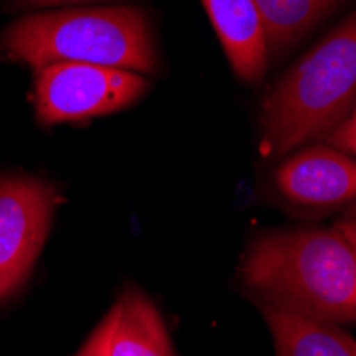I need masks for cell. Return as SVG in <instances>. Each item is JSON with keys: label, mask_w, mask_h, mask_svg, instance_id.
<instances>
[{"label": "cell", "mask_w": 356, "mask_h": 356, "mask_svg": "<svg viewBox=\"0 0 356 356\" xmlns=\"http://www.w3.org/2000/svg\"><path fill=\"white\" fill-rule=\"evenodd\" d=\"M241 280L265 303L325 322H356V256L337 229H297L258 239Z\"/></svg>", "instance_id": "6da1fadb"}, {"label": "cell", "mask_w": 356, "mask_h": 356, "mask_svg": "<svg viewBox=\"0 0 356 356\" xmlns=\"http://www.w3.org/2000/svg\"><path fill=\"white\" fill-rule=\"evenodd\" d=\"M0 56L41 69L58 62L96 64L139 73L156 71L147 15L137 7H92L37 13L0 35Z\"/></svg>", "instance_id": "7a4b0ae2"}, {"label": "cell", "mask_w": 356, "mask_h": 356, "mask_svg": "<svg viewBox=\"0 0 356 356\" xmlns=\"http://www.w3.org/2000/svg\"><path fill=\"white\" fill-rule=\"evenodd\" d=\"M356 103V13L271 88L261 113V152L275 160L329 135Z\"/></svg>", "instance_id": "3957f363"}, {"label": "cell", "mask_w": 356, "mask_h": 356, "mask_svg": "<svg viewBox=\"0 0 356 356\" xmlns=\"http://www.w3.org/2000/svg\"><path fill=\"white\" fill-rule=\"evenodd\" d=\"M147 90L149 81L135 71L58 62L37 69L35 111L45 126L83 122L133 105Z\"/></svg>", "instance_id": "277c9868"}, {"label": "cell", "mask_w": 356, "mask_h": 356, "mask_svg": "<svg viewBox=\"0 0 356 356\" xmlns=\"http://www.w3.org/2000/svg\"><path fill=\"white\" fill-rule=\"evenodd\" d=\"M58 192L35 177L0 179V301L26 282L49 233Z\"/></svg>", "instance_id": "5b68a950"}, {"label": "cell", "mask_w": 356, "mask_h": 356, "mask_svg": "<svg viewBox=\"0 0 356 356\" xmlns=\"http://www.w3.org/2000/svg\"><path fill=\"white\" fill-rule=\"evenodd\" d=\"M275 186L297 205L333 207L352 203L356 201V160L335 147H307L277 167Z\"/></svg>", "instance_id": "8992f818"}, {"label": "cell", "mask_w": 356, "mask_h": 356, "mask_svg": "<svg viewBox=\"0 0 356 356\" xmlns=\"http://www.w3.org/2000/svg\"><path fill=\"white\" fill-rule=\"evenodd\" d=\"M235 75L258 81L267 69V35L254 0H201Z\"/></svg>", "instance_id": "52a82bcc"}, {"label": "cell", "mask_w": 356, "mask_h": 356, "mask_svg": "<svg viewBox=\"0 0 356 356\" xmlns=\"http://www.w3.org/2000/svg\"><path fill=\"white\" fill-rule=\"evenodd\" d=\"M109 356H175L154 303L137 288H126L107 314Z\"/></svg>", "instance_id": "ba28073f"}, {"label": "cell", "mask_w": 356, "mask_h": 356, "mask_svg": "<svg viewBox=\"0 0 356 356\" xmlns=\"http://www.w3.org/2000/svg\"><path fill=\"white\" fill-rule=\"evenodd\" d=\"M275 356H356V339L333 322L316 320L263 301Z\"/></svg>", "instance_id": "9c48e42d"}, {"label": "cell", "mask_w": 356, "mask_h": 356, "mask_svg": "<svg viewBox=\"0 0 356 356\" xmlns=\"http://www.w3.org/2000/svg\"><path fill=\"white\" fill-rule=\"evenodd\" d=\"M254 3L263 15L269 51L282 54L307 35L341 0H254Z\"/></svg>", "instance_id": "30bf717a"}, {"label": "cell", "mask_w": 356, "mask_h": 356, "mask_svg": "<svg viewBox=\"0 0 356 356\" xmlns=\"http://www.w3.org/2000/svg\"><path fill=\"white\" fill-rule=\"evenodd\" d=\"M327 141L329 145H335V149L339 152H350L356 145V107L348 120L339 122L327 135Z\"/></svg>", "instance_id": "8fae6325"}, {"label": "cell", "mask_w": 356, "mask_h": 356, "mask_svg": "<svg viewBox=\"0 0 356 356\" xmlns=\"http://www.w3.org/2000/svg\"><path fill=\"white\" fill-rule=\"evenodd\" d=\"M107 339H109V320L105 318L101 325L96 327V331L92 333V337L86 341V346L81 348L77 356H109Z\"/></svg>", "instance_id": "7c38bea8"}, {"label": "cell", "mask_w": 356, "mask_h": 356, "mask_svg": "<svg viewBox=\"0 0 356 356\" xmlns=\"http://www.w3.org/2000/svg\"><path fill=\"white\" fill-rule=\"evenodd\" d=\"M335 229L348 239V243H350V248H352V252L356 256V211H352L350 216H346L343 220H339Z\"/></svg>", "instance_id": "4fadbf2b"}, {"label": "cell", "mask_w": 356, "mask_h": 356, "mask_svg": "<svg viewBox=\"0 0 356 356\" xmlns=\"http://www.w3.org/2000/svg\"><path fill=\"white\" fill-rule=\"evenodd\" d=\"M19 7H60L71 3H86V0H15Z\"/></svg>", "instance_id": "5bb4252c"}, {"label": "cell", "mask_w": 356, "mask_h": 356, "mask_svg": "<svg viewBox=\"0 0 356 356\" xmlns=\"http://www.w3.org/2000/svg\"><path fill=\"white\" fill-rule=\"evenodd\" d=\"M350 154H354V156H356V145H354V147L350 149Z\"/></svg>", "instance_id": "9a60e30c"}]
</instances>
